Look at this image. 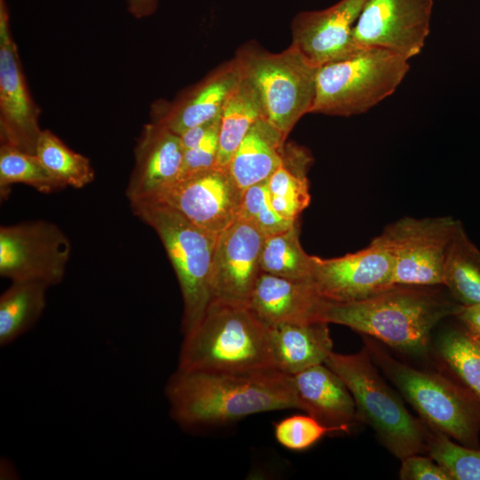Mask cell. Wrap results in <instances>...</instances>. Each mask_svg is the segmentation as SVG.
I'll return each instance as SVG.
<instances>
[{
  "label": "cell",
  "mask_w": 480,
  "mask_h": 480,
  "mask_svg": "<svg viewBox=\"0 0 480 480\" xmlns=\"http://www.w3.org/2000/svg\"><path fill=\"white\" fill-rule=\"evenodd\" d=\"M324 364L351 393L358 422L369 425L378 440L400 460L428 452L431 428L414 417L380 375L368 348L355 354L332 352Z\"/></svg>",
  "instance_id": "obj_4"
},
{
  "label": "cell",
  "mask_w": 480,
  "mask_h": 480,
  "mask_svg": "<svg viewBox=\"0 0 480 480\" xmlns=\"http://www.w3.org/2000/svg\"><path fill=\"white\" fill-rule=\"evenodd\" d=\"M40 110L32 100L12 39L5 0H0V139L21 151L36 154L42 130Z\"/></svg>",
  "instance_id": "obj_14"
},
{
  "label": "cell",
  "mask_w": 480,
  "mask_h": 480,
  "mask_svg": "<svg viewBox=\"0 0 480 480\" xmlns=\"http://www.w3.org/2000/svg\"><path fill=\"white\" fill-rule=\"evenodd\" d=\"M183 156L179 134L160 123L147 126L135 148V165L125 189L129 202L149 199L174 183Z\"/></svg>",
  "instance_id": "obj_17"
},
{
  "label": "cell",
  "mask_w": 480,
  "mask_h": 480,
  "mask_svg": "<svg viewBox=\"0 0 480 480\" xmlns=\"http://www.w3.org/2000/svg\"><path fill=\"white\" fill-rule=\"evenodd\" d=\"M243 193L228 170L215 167L177 180L146 200L165 204L218 236L237 219Z\"/></svg>",
  "instance_id": "obj_13"
},
{
  "label": "cell",
  "mask_w": 480,
  "mask_h": 480,
  "mask_svg": "<svg viewBox=\"0 0 480 480\" xmlns=\"http://www.w3.org/2000/svg\"><path fill=\"white\" fill-rule=\"evenodd\" d=\"M427 452L446 470L452 480H480L479 449L455 443L431 428Z\"/></svg>",
  "instance_id": "obj_31"
},
{
  "label": "cell",
  "mask_w": 480,
  "mask_h": 480,
  "mask_svg": "<svg viewBox=\"0 0 480 480\" xmlns=\"http://www.w3.org/2000/svg\"><path fill=\"white\" fill-rule=\"evenodd\" d=\"M401 461L399 470L401 480H452L446 470L430 456L417 453Z\"/></svg>",
  "instance_id": "obj_35"
},
{
  "label": "cell",
  "mask_w": 480,
  "mask_h": 480,
  "mask_svg": "<svg viewBox=\"0 0 480 480\" xmlns=\"http://www.w3.org/2000/svg\"><path fill=\"white\" fill-rule=\"evenodd\" d=\"M375 364L431 428L477 448L480 401L463 384L437 372L414 368L393 357L376 340L364 337Z\"/></svg>",
  "instance_id": "obj_5"
},
{
  "label": "cell",
  "mask_w": 480,
  "mask_h": 480,
  "mask_svg": "<svg viewBox=\"0 0 480 480\" xmlns=\"http://www.w3.org/2000/svg\"><path fill=\"white\" fill-rule=\"evenodd\" d=\"M237 218L250 222L266 236L298 223L284 219L276 211L271 202L268 180L244 191Z\"/></svg>",
  "instance_id": "obj_32"
},
{
  "label": "cell",
  "mask_w": 480,
  "mask_h": 480,
  "mask_svg": "<svg viewBox=\"0 0 480 480\" xmlns=\"http://www.w3.org/2000/svg\"><path fill=\"white\" fill-rule=\"evenodd\" d=\"M70 252L68 236L52 222L33 220L0 228V276L12 282L60 284Z\"/></svg>",
  "instance_id": "obj_10"
},
{
  "label": "cell",
  "mask_w": 480,
  "mask_h": 480,
  "mask_svg": "<svg viewBox=\"0 0 480 480\" xmlns=\"http://www.w3.org/2000/svg\"><path fill=\"white\" fill-rule=\"evenodd\" d=\"M456 316L466 331L480 343V305L462 306Z\"/></svg>",
  "instance_id": "obj_36"
},
{
  "label": "cell",
  "mask_w": 480,
  "mask_h": 480,
  "mask_svg": "<svg viewBox=\"0 0 480 480\" xmlns=\"http://www.w3.org/2000/svg\"><path fill=\"white\" fill-rule=\"evenodd\" d=\"M300 411L338 432L358 423L354 398L343 380L324 364L292 375Z\"/></svg>",
  "instance_id": "obj_19"
},
{
  "label": "cell",
  "mask_w": 480,
  "mask_h": 480,
  "mask_svg": "<svg viewBox=\"0 0 480 480\" xmlns=\"http://www.w3.org/2000/svg\"><path fill=\"white\" fill-rule=\"evenodd\" d=\"M241 77V71L234 59L211 76L176 112L160 124L180 135L192 127L220 117L228 97Z\"/></svg>",
  "instance_id": "obj_22"
},
{
  "label": "cell",
  "mask_w": 480,
  "mask_h": 480,
  "mask_svg": "<svg viewBox=\"0 0 480 480\" xmlns=\"http://www.w3.org/2000/svg\"><path fill=\"white\" fill-rule=\"evenodd\" d=\"M285 140L266 119L260 118L253 124L227 168L243 192L268 180L278 169L283 162Z\"/></svg>",
  "instance_id": "obj_21"
},
{
  "label": "cell",
  "mask_w": 480,
  "mask_h": 480,
  "mask_svg": "<svg viewBox=\"0 0 480 480\" xmlns=\"http://www.w3.org/2000/svg\"><path fill=\"white\" fill-rule=\"evenodd\" d=\"M334 432L338 431L307 413L286 417L274 427L277 443L292 451L306 450L324 436Z\"/></svg>",
  "instance_id": "obj_33"
},
{
  "label": "cell",
  "mask_w": 480,
  "mask_h": 480,
  "mask_svg": "<svg viewBox=\"0 0 480 480\" xmlns=\"http://www.w3.org/2000/svg\"><path fill=\"white\" fill-rule=\"evenodd\" d=\"M443 286L462 306L480 305V251L461 222L447 252Z\"/></svg>",
  "instance_id": "obj_26"
},
{
  "label": "cell",
  "mask_w": 480,
  "mask_h": 480,
  "mask_svg": "<svg viewBox=\"0 0 480 480\" xmlns=\"http://www.w3.org/2000/svg\"><path fill=\"white\" fill-rule=\"evenodd\" d=\"M260 118H263V112L257 93L242 75L220 116L216 168L227 170L240 143Z\"/></svg>",
  "instance_id": "obj_24"
},
{
  "label": "cell",
  "mask_w": 480,
  "mask_h": 480,
  "mask_svg": "<svg viewBox=\"0 0 480 480\" xmlns=\"http://www.w3.org/2000/svg\"><path fill=\"white\" fill-rule=\"evenodd\" d=\"M408 60L387 49L365 48L319 67L310 113L367 112L396 90L410 69Z\"/></svg>",
  "instance_id": "obj_7"
},
{
  "label": "cell",
  "mask_w": 480,
  "mask_h": 480,
  "mask_svg": "<svg viewBox=\"0 0 480 480\" xmlns=\"http://www.w3.org/2000/svg\"><path fill=\"white\" fill-rule=\"evenodd\" d=\"M17 183L28 185L44 194L64 188L44 166L36 154L27 153L13 147L1 144V197L5 198L11 187Z\"/></svg>",
  "instance_id": "obj_30"
},
{
  "label": "cell",
  "mask_w": 480,
  "mask_h": 480,
  "mask_svg": "<svg viewBox=\"0 0 480 480\" xmlns=\"http://www.w3.org/2000/svg\"><path fill=\"white\" fill-rule=\"evenodd\" d=\"M235 60L257 93L263 118L287 138L299 119L311 111L318 68L292 45L279 53L247 45Z\"/></svg>",
  "instance_id": "obj_8"
},
{
  "label": "cell",
  "mask_w": 480,
  "mask_h": 480,
  "mask_svg": "<svg viewBox=\"0 0 480 480\" xmlns=\"http://www.w3.org/2000/svg\"><path fill=\"white\" fill-rule=\"evenodd\" d=\"M311 155L297 146H284L283 162L268 180L272 204L284 219L298 221L310 203L307 172Z\"/></svg>",
  "instance_id": "obj_23"
},
{
  "label": "cell",
  "mask_w": 480,
  "mask_h": 480,
  "mask_svg": "<svg viewBox=\"0 0 480 480\" xmlns=\"http://www.w3.org/2000/svg\"><path fill=\"white\" fill-rule=\"evenodd\" d=\"M367 1L340 0L323 10L299 12L292 22L291 45L316 68L352 55L360 50L353 29Z\"/></svg>",
  "instance_id": "obj_16"
},
{
  "label": "cell",
  "mask_w": 480,
  "mask_h": 480,
  "mask_svg": "<svg viewBox=\"0 0 480 480\" xmlns=\"http://www.w3.org/2000/svg\"><path fill=\"white\" fill-rule=\"evenodd\" d=\"M327 302L312 282L261 272L248 308L263 324L272 326L323 321L322 314Z\"/></svg>",
  "instance_id": "obj_18"
},
{
  "label": "cell",
  "mask_w": 480,
  "mask_h": 480,
  "mask_svg": "<svg viewBox=\"0 0 480 480\" xmlns=\"http://www.w3.org/2000/svg\"><path fill=\"white\" fill-rule=\"evenodd\" d=\"M36 154L51 175L64 188H82L95 173L90 160L68 148L54 133L42 130Z\"/></svg>",
  "instance_id": "obj_28"
},
{
  "label": "cell",
  "mask_w": 480,
  "mask_h": 480,
  "mask_svg": "<svg viewBox=\"0 0 480 480\" xmlns=\"http://www.w3.org/2000/svg\"><path fill=\"white\" fill-rule=\"evenodd\" d=\"M220 124V118L215 121L197 144L184 150L182 166L177 180L196 176L216 167Z\"/></svg>",
  "instance_id": "obj_34"
},
{
  "label": "cell",
  "mask_w": 480,
  "mask_h": 480,
  "mask_svg": "<svg viewBox=\"0 0 480 480\" xmlns=\"http://www.w3.org/2000/svg\"><path fill=\"white\" fill-rule=\"evenodd\" d=\"M164 394L170 416L180 426H219L249 415L300 410L292 377L275 368L221 372L178 369Z\"/></svg>",
  "instance_id": "obj_1"
},
{
  "label": "cell",
  "mask_w": 480,
  "mask_h": 480,
  "mask_svg": "<svg viewBox=\"0 0 480 480\" xmlns=\"http://www.w3.org/2000/svg\"><path fill=\"white\" fill-rule=\"evenodd\" d=\"M441 361L480 401V343L463 327L450 329L436 341Z\"/></svg>",
  "instance_id": "obj_29"
},
{
  "label": "cell",
  "mask_w": 480,
  "mask_h": 480,
  "mask_svg": "<svg viewBox=\"0 0 480 480\" xmlns=\"http://www.w3.org/2000/svg\"><path fill=\"white\" fill-rule=\"evenodd\" d=\"M265 235L237 218L217 236L212 273V302L248 306L261 273Z\"/></svg>",
  "instance_id": "obj_15"
},
{
  "label": "cell",
  "mask_w": 480,
  "mask_h": 480,
  "mask_svg": "<svg viewBox=\"0 0 480 480\" xmlns=\"http://www.w3.org/2000/svg\"><path fill=\"white\" fill-rule=\"evenodd\" d=\"M328 323L280 324L268 326L273 367L294 375L324 364L333 351Z\"/></svg>",
  "instance_id": "obj_20"
},
{
  "label": "cell",
  "mask_w": 480,
  "mask_h": 480,
  "mask_svg": "<svg viewBox=\"0 0 480 480\" xmlns=\"http://www.w3.org/2000/svg\"><path fill=\"white\" fill-rule=\"evenodd\" d=\"M438 286L442 285L394 284L363 300L328 301L322 320L349 327L401 352L423 355L435 326L456 316L462 308Z\"/></svg>",
  "instance_id": "obj_2"
},
{
  "label": "cell",
  "mask_w": 480,
  "mask_h": 480,
  "mask_svg": "<svg viewBox=\"0 0 480 480\" xmlns=\"http://www.w3.org/2000/svg\"><path fill=\"white\" fill-rule=\"evenodd\" d=\"M183 337L178 369L240 372L274 368L268 326L248 306L212 302Z\"/></svg>",
  "instance_id": "obj_3"
},
{
  "label": "cell",
  "mask_w": 480,
  "mask_h": 480,
  "mask_svg": "<svg viewBox=\"0 0 480 480\" xmlns=\"http://www.w3.org/2000/svg\"><path fill=\"white\" fill-rule=\"evenodd\" d=\"M260 264L261 272L295 281L311 282L312 256L300 245L299 223L265 236Z\"/></svg>",
  "instance_id": "obj_27"
},
{
  "label": "cell",
  "mask_w": 480,
  "mask_h": 480,
  "mask_svg": "<svg viewBox=\"0 0 480 480\" xmlns=\"http://www.w3.org/2000/svg\"><path fill=\"white\" fill-rule=\"evenodd\" d=\"M49 286L37 281H14L0 297V345L6 346L27 332L46 306Z\"/></svg>",
  "instance_id": "obj_25"
},
{
  "label": "cell",
  "mask_w": 480,
  "mask_h": 480,
  "mask_svg": "<svg viewBox=\"0 0 480 480\" xmlns=\"http://www.w3.org/2000/svg\"><path fill=\"white\" fill-rule=\"evenodd\" d=\"M433 6V0H368L353 29L354 44L387 49L410 60L424 47Z\"/></svg>",
  "instance_id": "obj_12"
},
{
  "label": "cell",
  "mask_w": 480,
  "mask_h": 480,
  "mask_svg": "<svg viewBox=\"0 0 480 480\" xmlns=\"http://www.w3.org/2000/svg\"><path fill=\"white\" fill-rule=\"evenodd\" d=\"M158 0H128L129 12L138 19L152 14L157 7Z\"/></svg>",
  "instance_id": "obj_37"
},
{
  "label": "cell",
  "mask_w": 480,
  "mask_h": 480,
  "mask_svg": "<svg viewBox=\"0 0 480 480\" xmlns=\"http://www.w3.org/2000/svg\"><path fill=\"white\" fill-rule=\"evenodd\" d=\"M311 282L332 302H352L372 297L394 285V260L380 235L364 249L341 257L312 256Z\"/></svg>",
  "instance_id": "obj_11"
},
{
  "label": "cell",
  "mask_w": 480,
  "mask_h": 480,
  "mask_svg": "<svg viewBox=\"0 0 480 480\" xmlns=\"http://www.w3.org/2000/svg\"><path fill=\"white\" fill-rule=\"evenodd\" d=\"M133 214L159 236L176 274L183 301L181 332L189 333L212 302V273L217 241L171 206L155 201L130 203Z\"/></svg>",
  "instance_id": "obj_6"
},
{
  "label": "cell",
  "mask_w": 480,
  "mask_h": 480,
  "mask_svg": "<svg viewBox=\"0 0 480 480\" xmlns=\"http://www.w3.org/2000/svg\"><path fill=\"white\" fill-rule=\"evenodd\" d=\"M460 221L450 216L403 217L380 235L394 260V284L443 286L444 268Z\"/></svg>",
  "instance_id": "obj_9"
}]
</instances>
